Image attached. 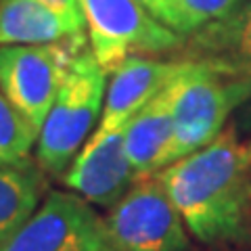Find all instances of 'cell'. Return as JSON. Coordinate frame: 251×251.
<instances>
[{"label":"cell","instance_id":"6da1fadb","mask_svg":"<svg viewBox=\"0 0 251 251\" xmlns=\"http://www.w3.org/2000/svg\"><path fill=\"white\" fill-rule=\"evenodd\" d=\"M203 245L243 241L251 230V153L228 126L191 155L155 174Z\"/></svg>","mask_w":251,"mask_h":251},{"label":"cell","instance_id":"7a4b0ae2","mask_svg":"<svg viewBox=\"0 0 251 251\" xmlns=\"http://www.w3.org/2000/svg\"><path fill=\"white\" fill-rule=\"evenodd\" d=\"M251 99V74L205 59H180L172 77L174 134L161 168L209 145L230 113Z\"/></svg>","mask_w":251,"mask_h":251},{"label":"cell","instance_id":"3957f363","mask_svg":"<svg viewBox=\"0 0 251 251\" xmlns=\"http://www.w3.org/2000/svg\"><path fill=\"white\" fill-rule=\"evenodd\" d=\"M107 75L90 46L72 63L36 143V161L49 176L63 178L92 136L103 113Z\"/></svg>","mask_w":251,"mask_h":251},{"label":"cell","instance_id":"277c9868","mask_svg":"<svg viewBox=\"0 0 251 251\" xmlns=\"http://www.w3.org/2000/svg\"><path fill=\"white\" fill-rule=\"evenodd\" d=\"M86 46L88 34L46 44L0 46V92L38 134L69 67Z\"/></svg>","mask_w":251,"mask_h":251},{"label":"cell","instance_id":"5b68a950","mask_svg":"<svg viewBox=\"0 0 251 251\" xmlns=\"http://www.w3.org/2000/svg\"><path fill=\"white\" fill-rule=\"evenodd\" d=\"M80 4L90 49L107 74L132 54L178 57L186 42L138 0H80Z\"/></svg>","mask_w":251,"mask_h":251},{"label":"cell","instance_id":"8992f818","mask_svg":"<svg viewBox=\"0 0 251 251\" xmlns=\"http://www.w3.org/2000/svg\"><path fill=\"white\" fill-rule=\"evenodd\" d=\"M103 222L122 251H191V232L155 174L138 178Z\"/></svg>","mask_w":251,"mask_h":251},{"label":"cell","instance_id":"52a82bcc","mask_svg":"<svg viewBox=\"0 0 251 251\" xmlns=\"http://www.w3.org/2000/svg\"><path fill=\"white\" fill-rule=\"evenodd\" d=\"M103 226V218L72 191H49L34 214L4 241L0 251H77Z\"/></svg>","mask_w":251,"mask_h":251},{"label":"cell","instance_id":"ba28073f","mask_svg":"<svg viewBox=\"0 0 251 251\" xmlns=\"http://www.w3.org/2000/svg\"><path fill=\"white\" fill-rule=\"evenodd\" d=\"M124 130L97 128L61 178L69 191L90 205L113 207L136 182L134 168L126 153Z\"/></svg>","mask_w":251,"mask_h":251},{"label":"cell","instance_id":"9c48e42d","mask_svg":"<svg viewBox=\"0 0 251 251\" xmlns=\"http://www.w3.org/2000/svg\"><path fill=\"white\" fill-rule=\"evenodd\" d=\"M180 69V59H161L149 54H132L124 59L109 75L105 105L99 130L126 128L140 109L163 90Z\"/></svg>","mask_w":251,"mask_h":251},{"label":"cell","instance_id":"30bf717a","mask_svg":"<svg viewBox=\"0 0 251 251\" xmlns=\"http://www.w3.org/2000/svg\"><path fill=\"white\" fill-rule=\"evenodd\" d=\"M86 34V21L42 0H0V46L46 44Z\"/></svg>","mask_w":251,"mask_h":251},{"label":"cell","instance_id":"8fae6325","mask_svg":"<svg viewBox=\"0 0 251 251\" xmlns=\"http://www.w3.org/2000/svg\"><path fill=\"white\" fill-rule=\"evenodd\" d=\"M174 134V103H172V80L163 90L132 117L124 130V143L128 159L134 168L136 180L157 174Z\"/></svg>","mask_w":251,"mask_h":251},{"label":"cell","instance_id":"7c38bea8","mask_svg":"<svg viewBox=\"0 0 251 251\" xmlns=\"http://www.w3.org/2000/svg\"><path fill=\"white\" fill-rule=\"evenodd\" d=\"M178 59H205L251 74V0L186 38Z\"/></svg>","mask_w":251,"mask_h":251},{"label":"cell","instance_id":"4fadbf2b","mask_svg":"<svg viewBox=\"0 0 251 251\" xmlns=\"http://www.w3.org/2000/svg\"><path fill=\"white\" fill-rule=\"evenodd\" d=\"M46 176L49 174L36 159L0 166V241L17 230L40 207L49 195Z\"/></svg>","mask_w":251,"mask_h":251},{"label":"cell","instance_id":"5bb4252c","mask_svg":"<svg viewBox=\"0 0 251 251\" xmlns=\"http://www.w3.org/2000/svg\"><path fill=\"white\" fill-rule=\"evenodd\" d=\"M38 143V132L0 92V166L29 159Z\"/></svg>","mask_w":251,"mask_h":251},{"label":"cell","instance_id":"9a60e30c","mask_svg":"<svg viewBox=\"0 0 251 251\" xmlns=\"http://www.w3.org/2000/svg\"><path fill=\"white\" fill-rule=\"evenodd\" d=\"M243 0H180L184 17V36L188 38L207 23L230 15Z\"/></svg>","mask_w":251,"mask_h":251},{"label":"cell","instance_id":"2e32d148","mask_svg":"<svg viewBox=\"0 0 251 251\" xmlns=\"http://www.w3.org/2000/svg\"><path fill=\"white\" fill-rule=\"evenodd\" d=\"M138 2L159 23L174 29L176 34L184 36V17H182V4H180V0H138Z\"/></svg>","mask_w":251,"mask_h":251},{"label":"cell","instance_id":"e0dca14e","mask_svg":"<svg viewBox=\"0 0 251 251\" xmlns=\"http://www.w3.org/2000/svg\"><path fill=\"white\" fill-rule=\"evenodd\" d=\"M77 251H122V249L115 245V241L111 239V234L107 232L105 222H103V226H100Z\"/></svg>","mask_w":251,"mask_h":251},{"label":"cell","instance_id":"ac0fdd59","mask_svg":"<svg viewBox=\"0 0 251 251\" xmlns=\"http://www.w3.org/2000/svg\"><path fill=\"white\" fill-rule=\"evenodd\" d=\"M42 2L54 6V9H59L67 15H74V17H80L84 19V13H82V4L80 0H42Z\"/></svg>","mask_w":251,"mask_h":251},{"label":"cell","instance_id":"d6986e66","mask_svg":"<svg viewBox=\"0 0 251 251\" xmlns=\"http://www.w3.org/2000/svg\"><path fill=\"white\" fill-rule=\"evenodd\" d=\"M249 153H251V143H249Z\"/></svg>","mask_w":251,"mask_h":251}]
</instances>
